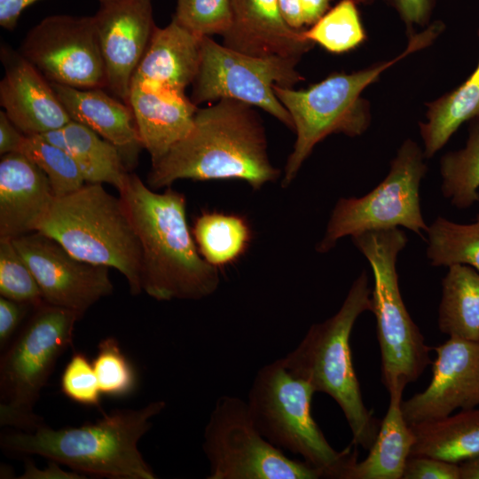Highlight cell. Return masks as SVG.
<instances>
[{
	"instance_id": "cell-42",
	"label": "cell",
	"mask_w": 479,
	"mask_h": 479,
	"mask_svg": "<svg viewBox=\"0 0 479 479\" xmlns=\"http://www.w3.org/2000/svg\"><path fill=\"white\" fill-rule=\"evenodd\" d=\"M38 1L41 0H0V26L13 30L23 11ZM98 1L104 4L112 0Z\"/></svg>"
},
{
	"instance_id": "cell-45",
	"label": "cell",
	"mask_w": 479,
	"mask_h": 479,
	"mask_svg": "<svg viewBox=\"0 0 479 479\" xmlns=\"http://www.w3.org/2000/svg\"><path fill=\"white\" fill-rule=\"evenodd\" d=\"M459 465L460 479H479V455Z\"/></svg>"
},
{
	"instance_id": "cell-34",
	"label": "cell",
	"mask_w": 479,
	"mask_h": 479,
	"mask_svg": "<svg viewBox=\"0 0 479 479\" xmlns=\"http://www.w3.org/2000/svg\"><path fill=\"white\" fill-rule=\"evenodd\" d=\"M92 365L102 394L123 397L134 390L135 370L115 338L109 336L99 342Z\"/></svg>"
},
{
	"instance_id": "cell-14",
	"label": "cell",
	"mask_w": 479,
	"mask_h": 479,
	"mask_svg": "<svg viewBox=\"0 0 479 479\" xmlns=\"http://www.w3.org/2000/svg\"><path fill=\"white\" fill-rule=\"evenodd\" d=\"M12 240L35 276L45 303L82 317L113 293L108 267L75 257L51 237L34 232Z\"/></svg>"
},
{
	"instance_id": "cell-38",
	"label": "cell",
	"mask_w": 479,
	"mask_h": 479,
	"mask_svg": "<svg viewBox=\"0 0 479 479\" xmlns=\"http://www.w3.org/2000/svg\"><path fill=\"white\" fill-rule=\"evenodd\" d=\"M357 4H370L375 0H354ZM398 12L405 24L409 35L413 34L414 26H428L436 0H385Z\"/></svg>"
},
{
	"instance_id": "cell-18",
	"label": "cell",
	"mask_w": 479,
	"mask_h": 479,
	"mask_svg": "<svg viewBox=\"0 0 479 479\" xmlns=\"http://www.w3.org/2000/svg\"><path fill=\"white\" fill-rule=\"evenodd\" d=\"M56 197L43 171L21 153L0 161V239L37 232Z\"/></svg>"
},
{
	"instance_id": "cell-8",
	"label": "cell",
	"mask_w": 479,
	"mask_h": 479,
	"mask_svg": "<svg viewBox=\"0 0 479 479\" xmlns=\"http://www.w3.org/2000/svg\"><path fill=\"white\" fill-rule=\"evenodd\" d=\"M315 392L279 358L257 371L247 403L255 427L270 443L302 456L323 478L342 479L357 459V446L351 443L337 452L329 444L311 414Z\"/></svg>"
},
{
	"instance_id": "cell-9",
	"label": "cell",
	"mask_w": 479,
	"mask_h": 479,
	"mask_svg": "<svg viewBox=\"0 0 479 479\" xmlns=\"http://www.w3.org/2000/svg\"><path fill=\"white\" fill-rule=\"evenodd\" d=\"M82 316L43 302L4 350L0 359V425L30 430L43 423L35 407L55 365L72 346Z\"/></svg>"
},
{
	"instance_id": "cell-33",
	"label": "cell",
	"mask_w": 479,
	"mask_h": 479,
	"mask_svg": "<svg viewBox=\"0 0 479 479\" xmlns=\"http://www.w3.org/2000/svg\"><path fill=\"white\" fill-rule=\"evenodd\" d=\"M0 294L34 307L44 302L35 276L12 240L0 239Z\"/></svg>"
},
{
	"instance_id": "cell-11",
	"label": "cell",
	"mask_w": 479,
	"mask_h": 479,
	"mask_svg": "<svg viewBox=\"0 0 479 479\" xmlns=\"http://www.w3.org/2000/svg\"><path fill=\"white\" fill-rule=\"evenodd\" d=\"M203 452L208 479H318L322 472L287 457L261 435L247 403L234 396L217 398L205 426Z\"/></svg>"
},
{
	"instance_id": "cell-24",
	"label": "cell",
	"mask_w": 479,
	"mask_h": 479,
	"mask_svg": "<svg viewBox=\"0 0 479 479\" xmlns=\"http://www.w3.org/2000/svg\"><path fill=\"white\" fill-rule=\"evenodd\" d=\"M40 136L71 155L86 183L108 184L119 191L130 172L114 145L80 122L71 120Z\"/></svg>"
},
{
	"instance_id": "cell-16",
	"label": "cell",
	"mask_w": 479,
	"mask_h": 479,
	"mask_svg": "<svg viewBox=\"0 0 479 479\" xmlns=\"http://www.w3.org/2000/svg\"><path fill=\"white\" fill-rule=\"evenodd\" d=\"M93 17L106 89L128 104L133 75L156 27L152 0H112Z\"/></svg>"
},
{
	"instance_id": "cell-6",
	"label": "cell",
	"mask_w": 479,
	"mask_h": 479,
	"mask_svg": "<svg viewBox=\"0 0 479 479\" xmlns=\"http://www.w3.org/2000/svg\"><path fill=\"white\" fill-rule=\"evenodd\" d=\"M37 232L82 261L117 270L132 294L141 293L138 238L121 197L102 184L87 183L56 198Z\"/></svg>"
},
{
	"instance_id": "cell-15",
	"label": "cell",
	"mask_w": 479,
	"mask_h": 479,
	"mask_svg": "<svg viewBox=\"0 0 479 479\" xmlns=\"http://www.w3.org/2000/svg\"><path fill=\"white\" fill-rule=\"evenodd\" d=\"M432 349L436 358L432 363L431 381L423 391L401 403L409 426L479 405V342L449 338Z\"/></svg>"
},
{
	"instance_id": "cell-21",
	"label": "cell",
	"mask_w": 479,
	"mask_h": 479,
	"mask_svg": "<svg viewBox=\"0 0 479 479\" xmlns=\"http://www.w3.org/2000/svg\"><path fill=\"white\" fill-rule=\"evenodd\" d=\"M203 36L175 19L156 27L131 84L185 92L198 73Z\"/></svg>"
},
{
	"instance_id": "cell-13",
	"label": "cell",
	"mask_w": 479,
	"mask_h": 479,
	"mask_svg": "<svg viewBox=\"0 0 479 479\" xmlns=\"http://www.w3.org/2000/svg\"><path fill=\"white\" fill-rule=\"evenodd\" d=\"M19 51L50 82L106 89L93 16L46 17L27 34Z\"/></svg>"
},
{
	"instance_id": "cell-12",
	"label": "cell",
	"mask_w": 479,
	"mask_h": 479,
	"mask_svg": "<svg viewBox=\"0 0 479 479\" xmlns=\"http://www.w3.org/2000/svg\"><path fill=\"white\" fill-rule=\"evenodd\" d=\"M300 59L278 55L245 54L204 35L201 58L192 83L191 100L196 106L232 98L262 108L294 130L292 118L273 87L293 88L304 80L296 70Z\"/></svg>"
},
{
	"instance_id": "cell-26",
	"label": "cell",
	"mask_w": 479,
	"mask_h": 479,
	"mask_svg": "<svg viewBox=\"0 0 479 479\" xmlns=\"http://www.w3.org/2000/svg\"><path fill=\"white\" fill-rule=\"evenodd\" d=\"M479 41V27L477 29ZM419 124L427 159L433 157L465 122L479 116V57L475 68L458 87L426 104Z\"/></svg>"
},
{
	"instance_id": "cell-20",
	"label": "cell",
	"mask_w": 479,
	"mask_h": 479,
	"mask_svg": "<svg viewBox=\"0 0 479 479\" xmlns=\"http://www.w3.org/2000/svg\"><path fill=\"white\" fill-rule=\"evenodd\" d=\"M71 120L114 145L130 171L143 148L131 107L104 89H78L51 82Z\"/></svg>"
},
{
	"instance_id": "cell-41",
	"label": "cell",
	"mask_w": 479,
	"mask_h": 479,
	"mask_svg": "<svg viewBox=\"0 0 479 479\" xmlns=\"http://www.w3.org/2000/svg\"><path fill=\"white\" fill-rule=\"evenodd\" d=\"M26 136L12 122L4 110L0 112V153L20 152Z\"/></svg>"
},
{
	"instance_id": "cell-25",
	"label": "cell",
	"mask_w": 479,
	"mask_h": 479,
	"mask_svg": "<svg viewBox=\"0 0 479 479\" xmlns=\"http://www.w3.org/2000/svg\"><path fill=\"white\" fill-rule=\"evenodd\" d=\"M410 427L415 437L410 456L460 464L479 455V408Z\"/></svg>"
},
{
	"instance_id": "cell-35",
	"label": "cell",
	"mask_w": 479,
	"mask_h": 479,
	"mask_svg": "<svg viewBox=\"0 0 479 479\" xmlns=\"http://www.w3.org/2000/svg\"><path fill=\"white\" fill-rule=\"evenodd\" d=\"M173 19L201 35H224L232 23V0H177Z\"/></svg>"
},
{
	"instance_id": "cell-3",
	"label": "cell",
	"mask_w": 479,
	"mask_h": 479,
	"mask_svg": "<svg viewBox=\"0 0 479 479\" xmlns=\"http://www.w3.org/2000/svg\"><path fill=\"white\" fill-rule=\"evenodd\" d=\"M166 407L162 400L137 409H121L95 422L59 429L42 423L30 430L12 429L0 436V447L18 456L38 455L78 473L113 479H155L138 450L152 419Z\"/></svg>"
},
{
	"instance_id": "cell-19",
	"label": "cell",
	"mask_w": 479,
	"mask_h": 479,
	"mask_svg": "<svg viewBox=\"0 0 479 479\" xmlns=\"http://www.w3.org/2000/svg\"><path fill=\"white\" fill-rule=\"evenodd\" d=\"M303 31L287 24L278 0H232V23L223 44L252 56L301 59L315 45Z\"/></svg>"
},
{
	"instance_id": "cell-7",
	"label": "cell",
	"mask_w": 479,
	"mask_h": 479,
	"mask_svg": "<svg viewBox=\"0 0 479 479\" xmlns=\"http://www.w3.org/2000/svg\"><path fill=\"white\" fill-rule=\"evenodd\" d=\"M373 275L372 311L381 351V382L389 394L404 392L432 365V348L410 316L402 298L397 260L408 238L399 228L365 232L351 237Z\"/></svg>"
},
{
	"instance_id": "cell-5",
	"label": "cell",
	"mask_w": 479,
	"mask_h": 479,
	"mask_svg": "<svg viewBox=\"0 0 479 479\" xmlns=\"http://www.w3.org/2000/svg\"><path fill=\"white\" fill-rule=\"evenodd\" d=\"M371 295L368 277L363 271L353 281L339 310L312 325L296 348L281 357L292 374L336 402L350 428L351 443L367 451L375 441L381 420L363 401L349 339L357 318L365 311H372Z\"/></svg>"
},
{
	"instance_id": "cell-37",
	"label": "cell",
	"mask_w": 479,
	"mask_h": 479,
	"mask_svg": "<svg viewBox=\"0 0 479 479\" xmlns=\"http://www.w3.org/2000/svg\"><path fill=\"white\" fill-rule=\"evenodd\" d=\"M402 479H460L459 465L426 456H410Z\"/></svg>"
},
{
	"instance_id": "cell-30",
	"label": "cell",
	"mask_w": 479,
	"mask_h": 479,
	"mask_svg": "<svg viewBox=\"0 0 479 479\" xmlns=\"http://www.w3.org/2000/svg\"><path fill=\"white\" fill-rule=\"evenodd\" d=\"M426 233V253L431 265L465 264L479 272V213L471 224L437 216Z\"/></svg>"
},
{
	"instance_id": "cell-17",
	"label": "cell",
	"mask_w": 479,
	"mask_h": 479,
	"mask_svg": "<svg viewBox=\"0 0 479 479\" xmlns=\"http://www.w3.org/2000/svg\"><path fill=\"white\" fill-rule=\"evenodd\" d=\"M0 56V104L25 136L57 130L71 121L51 82L20 51L2 45Z\"/></svg>"
},
{
	"instance_id": "cell-29",
	"label": "cell",
	"mask_w": 479,
	"mask_h": 479,
	"mask_svg": "<svg viewBox=\"0 0 479 479\" xmlns=\"http://www.w3.org/2000/svg\"><path fill=\"white\" fill-rule=\"evenodd\" d=\"M442 192L458 208L479 201V116L469 121L464 147L444 153L440 160Z\"/></svg>"
},
{
	"instance_id": "cell-1",
	"label": "cell",
	"mask_w": 479,
	"mask_h": 479,
	"mask_svg": "<svg viewBox=\"0 0 479 479\" xmlns=\"http://www.w3.org/2000/svg\"><path fill=\"white\" fill-rule=\"evenodd\" d=\"M280 170L269 158L265 130L253 106L221 98L198 108L188 134L152 164L147 185L169 187L179 179H237L260 190Z\"/></svg>"
},
{
	"instance_id": "cell-10",
	"label": "cell",
	"mask_w": 479,
	"mask_h": 479,
	"mask_svg": "<svg viewBox=\"0 0 479 479\" xmlns=\"http://www.w3.org/2000/svg\"><path fill=\"white\" fill-rule=\"evenodd\" d=\"M423 149L404 140L390 161L386 177L362 197L340 198L332 210L325 234L316 246L319 254L332 250L343 237L404 227L422 237L424 221L420 186L428 170Z\"/></svg>"
},
{
	"instance_id": "cell-39",
	"label": "cell",
	"mask_w": 479,
	"mask_h": 479,
	"mask_svg": "<svg viewBox=\"0 0 479 479\" xmlns=\"http://www.w3.org/2000/svg\"><path fill=\"white\" fill-rule=\"evenodd\" d=\"M30 304L0 297V349L4 350L17 334Z\"/></svg>"
},
{
	"instance_id": "cell-22",
	"label": "cell",
	"mask_w": 479,
	"mask_h": 479,
	"mask_svg": "<svg viewBox=\"0 0 479 479\" xmlns=\"http://www.w3.org/2000/svg\"><path fill=\"white\" fill-rule=\"evenodd\" d=\"M128 105L152 164L188 134L199 108L185 92L149 89L136 83L130 86Z\"/></svg>"
},
{
	"instance_id": "cell-32",
	"label": "cell",
	"mask_w": 479,
	"mask_h": 479,
	"mask_svg": "<svg viewBox=\"0 0 479 479\" xmlns=\"http://www.w3.org/2000/svg\"><path fill=\"white\" fill-rule=\"evenodd\" d=\"M19 153L25 154L43 171L56 198L72 193L86 183L71 155L41 136H26Z\"/></svg>"
},
{
	"instance_id": "cell-43",
	"label": "cell",
	"mask_w": 479,
	"mask_h": 479,
	"mask_svg": "<svg viewBox=\"0 0 479 479\" xmlns=\"http://www.w3.org/2000/svg\"><path fill=\"white\" fill-rule=\"evenodd\" d=\"M281 15L294 29H302L304 25L301 0H278Z\"/></svg>"
},
{
	"instance_id": "cell-40",
	"label": "cell",
	"mask_w": 479,
	"mask_h": 479,
	"mask_svg": "<svg viewBox=\"0 0 479 479\" xmlns=\"http://www.w3.org/2000/svg\"><path fill=\"white\" fill-rule=\"evenodd\" d=\"M20 479H81L80 473L70 469L64 470L60 464L54 460H48V464L43 468H38L31 461L27 460L23 474L19 476Z\"/></svg>"
},
{
	"instance_id": "cell-44",
	"label": "cell",
	"mask_w": 479,
	"mask_h": 479,
	"mask_svg": "<svg viewBox=\"0 0 479 479\" xmlns=\"http://www.w3.org/2000/svg\"><path fill=\"white\" fill-rule=\"evenodd\" d=\"M331 0H301L304 25L311 26L328 10Z\"/></svg>"
},
{
	"instance_id": "cell-27",
	"label": "cell",
	"mask_w": 479,
	"mask_h": 479,
	"mask_svg": "<svg viewBox=\"0 0 479 479\" xmlns=\"http://www.w3.org/2000/svg\"><path fill=\"white\" fill-rule=\"evenodd\" d=\"M438 328L449 336L479 342V272L453 264L442 280Z\"/></svg>"
},
{
	"instance_id": "cell-31",
	"label": "cell",
	"mask_w": 479,
	"mask_h": 479,
	"mask_svg": "<svg viewBox=\"0 0 479 479\" xmlns=\"http://www.w3.org/2000/svg\"><path fill=\"white\" fill-rule=\"evenodd\" d=\"M357 5L354 0H341L304 29V36L332 53L355 49L366 38Z\"/></svg>"
},
{
	"instance_id": "cell-28",
	"label": "cell",
	"mask_w": 479,
	"mask_h": 479,
	"mask_svg": "<svg viewBox=\"0 0 479 479\" xmlns=\"http://www.w3.org/2000/svg\"><path fill=\"white\" fill-rule=\"evenodd\" d=\"M192 232L201 256L217 269L237 262L252 240V230L245 217L219 211L201 212Z\"/></svg>"
},
{
	"instance_id": "cell-36",
	"label": "cell",
	"mask_w": 479,
	"mask_h": 479,
	"mask_svg": "<svg viewBox=\"0 0 479 479\" xmlns=\"http://www.w3.org/2000/svg\"><path fill=\"white\" fill-rule=\"evenodd\" d=\"M62 393L72 401L99 406L101 391L93 368L85 354L75 352L64 368L60 378Z\"/></svg>"
},
{
	"instance_id": "cell-4",
	"label": "cell",
	"mask_w": 479,
	"mask_h": 479,
	"mask_svg": "<svg viewBox=\"0 0 479 479\" xmlns=\"http://www.w3.org/2000/svg\"><path fill=\"white\" fill-rule=\"evenodd\" d=\"M436 20L425 30L409 35L406 48L388 61L352 73H334L305 90L274 85L275 95L289 113L296 138L288 156L281 186L288 187L315 145L331 134L354 137L365 133L371 123L369 102L361 97L381 74L406 56L429 46L444 31Z\"/></svg>"
},
{
	"instance_id": "cell-2",
	"label": "cell",
	"mask_w": 479,
	"mask_h": 479,
	"mask_svg": "<svg viewBox=\"0 0 479 479\" xmlns=\"http://www.w3.org/2000/svg\"><path fill=\"white\" fill-rule=\"evenodd\" d=\"M141 247V287L158 301L200 300L220 284L219 269L200 254L186 219V200L150 188L129 173L118 191Z\"/></svg>"
},
{
	"instance_id": "cell-23",
	"label": "cell",
	"mask_w": 479,
	"mask_h": 479,
	"mask_svg": "<svg viewBox=\"0 0 479 479\" xmlns=\"http://www.w3.org/2000/svg\"><path fill=\"white\" fill-rule=\"evenodd\" d=\"M389 395L387 412L368 455L362 461L353 462L342 479H402L415 437L402 413L403 393Z\"/></svg>"
}]
</instances>
